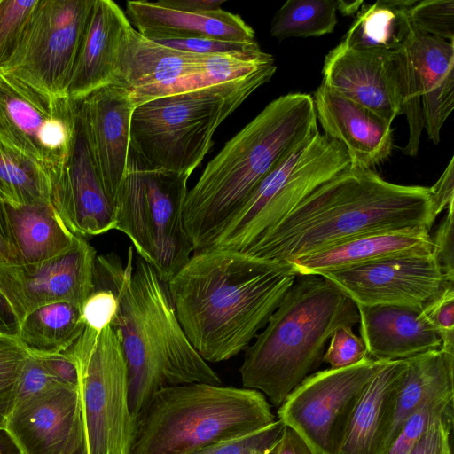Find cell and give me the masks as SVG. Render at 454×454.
Instances as JSON below:
<instances>
[{
	"label": "cell",
	"instance_id": "cell-1",
	"mask_svg": "<svg viewBox=\"0 0 454 454\" xmlns=\"http://www.w3.org/2000/svg\"><path fill=\"white\" fill-rule=\"evenodd\" d=\"M296 278L288 268L209 247L192 253L167 286L192 347L218 363L249 347Z\"/></svg>",
	"mask_w": 454,
	"mask_h": 454
},
{
	"label": "cell",
	"instance_id": "cell-2",
	"mask_svg": "<svg viewBox=\"0 0 454 454\" xmlns=\"http://www.w3.org/2000/svg\"><path fill=\"white\" fill-rule=\"evenodd\" d=\"M435 221L429 187L384 180L348 167L322 184L243 254L280 268L366 233Z\"/></svg>",
	"mask_w": 454,
	"mask_h": 454
},
{
	"label": "cell",
	"instance_id": "cell-3",
	"mask_svg": "<svg viewBox=\"0 0 454 454\" xmlns=\"http://www.w3.org/2000/svg\"><path fill=\"white\" fill-rule=\"evenodd\" d=\"M94 287L116 294L119 308L112 326L117 333L128 367L129 408L137 415L159 390L190 383L221 385L184 333L168 290L144 259L123 264L114 253L97 255Z\"/></svg>",
	"mask_w": 454,
	"mask_h": 454
},
{
	"label": "cell",
	"instance_id": "cell-4",
	"mask_svg": "<svg viewBox=\"0 0 454 454\" xmlns=\"http://www.w3.org/2000/svg\"><path fill=\"white\" fill-rule=\"evenodd\" d=\"M317 133L312 96L295 92L272 100L226 142L184 200V229L193 253L209 247L258 184Z\"/></svg>",
	"mask_w": 454,
	"mask_h": 454
},
{
	"label": "cell",
	"instance_id": "cell-5",
	"mask_svg": "<svg viewBox=\"0 0 454 454\" xmlns=\"http://www.w3.org/2000/svg\"><path fill=\"white\" fill-rule=\"evenodd\" d=\"M358 322L356 303L334 285L321 276H297L245 350L239 368L243 387L280 406L320 363L333 333Z\"/></svg>",
	"mask_w": 454,
	"mask_h": 454
},
{
	"label": "cell",
	"instance_id": "cell-6",
	"mask_svg": "<svg viewBox=\"0 0 454 454\" xmlns=\"http://www.w3.org/2000/svg\"><path fill=\"white\" fill-rule=\"evenodd\" d=\"M275 420L256 390L207 383L165 387L135 418L130 454H194Z\"/></svg>",
	"mask_w": 454,
	"mask_h": 454
},
{
	"label": "cell",
	"instance_id": "cell-7",
	"mask_svg": "<svg viewBox=\"0 0 454 454\" xmlns=\"http://www.w3.org/2000/svg\"><path fill=\"white\" fill-rule=\"evenodd\" d=\"M277 70L269 64L247 75L158 98L135 107L130 152L145 169L190 177L213 145L221 125Z\"/></svg>",
	"mask_w": 454,
	"mask_h": 454
},
{
	"label": "cell",
	"instance_id": "cell-8",
	"mask_svg": "<svg viewBox=\"0 0 454 454\" xmlns=\"http://www.w3.org/2000/svg\"><path fill=\"white\" fill-rule=\"evenodd\" d=\"M188 178L145 169L130 152L127 173L114 199L115 230L130 239L138 256L165 283L193 253L183 223Z\"/></svg>",
	"mask_w": 454,
	"mask_h": 454
},
{
	"label": "cell",
	"instance_id": "cell-9",
	"mask_svg": "<svg viewBox=\"0 0 454 454\" xmlns=\"http://www.w3.org/2000/svg\"><path fill=\"white\" fill-rule=\"evenodd\" d=\"M349 165L341 143L320 132L311 137L258 184L209 247L244 254L315 189Z\"/></svg>",
	"mask_w": 454,
	"mask_h": 454
},
{
	"label": "cell",
	"instance_id": "cell-10",
	"mask_svg": "<svg viewBox=\"0 0 454 454\" xmlns=\"http://www.w3.org/2000/svg\"><path fill=\"white\" fill-rule=\"evenodd\" d=\"M262 50L242 54H202L172 49L129 26L121 39L114 84L129 91L136 106L247 75L274 63Z\"/></svg>",
	"mask_w": 454,
	"mask_h": 454
},
{
	"label": "cell",
	"instance_id": "cell-11",
	"mask_svg": "<svg viewBox=\"0 0 454 454\" xmlns=\"http://www.w3.org/2000/svg\"><path fill=\"white\" fill-rule=\"evenodd\" d=\"M67 351L78 370V391L89 454H130L134 419L129 375L119 336L112 325L85 327Z\"/></svg>",
	"mask_w": 454,
	"mask_h": 454
},
{
	"label": "cell",
	"instance_id": "cell-12",
	"mask_svg": "<svg viewBox=\"0 0 454 454\" xmlns=\"http://www.w3.org/2000/svg\"><path fill=\"white\" fill-rule=\"evenodd\" d=\"M94 0H39L13 55L0 70L51 98L66 90Z\"/></svg>",
	"mask_w": 454,
	"mask_h": 454
},
{
	"label": "cell",
	"instance_id": "cell-13",
	"mask_svg": "<svg viewBox=\"0 0 454 454\" xmlns=\"http://www.w3.org/2000/svg\"><path fill=\"white\" fill-rule=\"evenodd\" d=\"M78 103L51 98L0 70V143L55 178L68 157Z\"/></svg>",
	"mask_w": 454,
	"mask_h": 454
},
{
	"label": "cell",
	"instance_id": "cell-14",
	"mask_svg": "<svg viewBox=\"0 0 454 454\" xmlns=\"http://www.w3.org/2000/svg\"><path fill=\"white\" fill-rule=\"evenodd\" d=\"M386 363L367 357L349 367L307 377L279 406L278 419L317 454H338L355 407Z\"/></svg>",
	"mask_w": 454,
	"mask_h": 454
},
{
	"label": "cell",
	"instance_id": "cell-15",
	"mask_svg": "<svg viewBox=\"0 0 454 454\" xmlns=\"http://www.w3.org/2000/svg\"><path fill=\"white\" fill-rule=\"evenodd\" d=\"M356 305L421 309L450 285L434 254H410L320 274ZM454 285V284H452Z\"/></svg>",
	"mask_w": 454,
	"mask_h": 454
},
{
	"label": "cell",
	"instance_id": "cell-16",
	"mask_svg": "<svg viewBox=\"0 0 454 454\" xmlns=\"http://www.w3.org/2000/svg\"><path fill=\"white\" fill-rule=\"evenodd\" d=\"M95 248L82 237L53 258L30 264L0 266V292L20 322L43 305L67 301L82 306L94 288Z\"/></svg>",
	"mask_w": 454,
	"mask_h": 454
},
{
	"label": "cell",
	"instance_id": "cell-17",
	"mask_svg": "<svg viewBox=\"0 0 454 454\" xmlns=\"http://www.w3.org/2000/svg\"><path fill=\"white\" fill-rule=\"evenodd\" d=\"M4 431L19 454H89L75 387L57 386L11 410Z\"/></svg>",
	"mask_w": 454,
	"mask_h": 454
},
{
	"label": "cell",
	"instance_id": "cell-18",
	"mask_svg": "<svg viewBox=\"0 0 454 454\" xmlns=\"http://www.w3.org/2000/svg\"><path fill=\"white\" fill-rule=\"evenodd\" d=\"M322 83L391 125L402 110V59L396 51L352 48L340 42L325 56Z\"/></svg>",
	"mask_w": 454,
	"mask_h": 454
},
{
	"label": "cell",
	"instance_id": "cell-19",
	"mask_svg": "<svg viewBox=\"0 0 454 454\" xmlns=\"http://www.w3.org/2000/svg\"><path fill=\"white\" fill-rule=\"evenodd\" d=\"M50 201L76 236H96L115 230V207L98 174L78 110L68 157L51 182Z\"/></svg>",
	"mask_w": 454,
	"mask_h": 454
},
{
	"label": "cell",
	"instance_id": "cell-20",
	"mask_svg": "<svg viewBox=\"0 0 454 454\" xmlns=\"http://www.w3.org/2000/svg\"><path fill=\"white\" fill-rule=\"evenodd\" d=\"M134 109L129 91L118 84L101 88L78 103L94 164L114 205L128 170Z\"/></svg>",
	"mask_w": 454,
	"mask_h": 454
},
{
	"label": "cell",
	"instance_id": "cell-21",
	"mask_svg": "<svg viewBox=\"0 0 454 454\" xmlns=\"http://www.w3.org/2000/svg\"><path fill=\"white\" fill-rule=\"evenodd\" d=\"M312 98L324 134L344 145L349 167L371 169L390 154L391 125L380 117L323 83Z\"/></svg>",
	"mask_w": 454,
	"mask_h": 454
},
{
	"label": "cell",
	"instance_id": "cell-22",
	"mask_svg": "<svg viewBox=\"0 0 454 454\" xmlns=\"http://www.w3.org/2000/svg\"><path fill=\"white\" fill-rule=\"evenodd\" d=\"M129 26L115 2L94 0L66 90L68 98L81 102L114 84L120 44Z\"/></svg>",
	"mask_w": 454,
	"mask_h": 454
},
{
	"label": "cell",
	"instance_id": "cell-23",
	"mask_svg": "<svg viewBox=\"0 0 454 454\" xmlns=\"http://www.w3.org/2000/svg\"><path fill=\"white\" fill-rule=\"evenodd\" d=\"M429 231L426 227L417 226L366 233L295 259L286 267L297 276H319L390 257L434 254Z\"/></svg>",
	"mask_w": 454,
	"mask_h": 454
},
{
	"label": "cell",
	"instance_id": "cell-24",
	"mask_svg": "<svg viewBox=\"0 0 454 454\" xmlns=\"http://www.w3.org/2000/svg\"><path fill=\"white\" fill-rule=\"evenodd\" d=\"M402 110L409 125L405 149L419 150L424 128L421 98L454 69V43L412 27L400 47Z\"/></svg>",
	"mask_w": 454,
	"mask_h": 454
},
{
	"label": "cell",
	"instance_id": "cell-25",
	"mask_svg": "<svg viewBox=\"0 0 454 454\" xmlns=\"http://www.w3.org/2000/svg\"><path fill=\"white\" fill-rule=\"evenodd\" d=\"M125 14L145 37L160 39L207 38L236 43H255L254 29L238 15L223 9L186 12L144 0L128 1Z\"/></svg>",
	"mask_w": 454,
	"mask_h": 454
},
{
	"label": "cell",
	"instance_id": "cell-26",
	"mask_svg": "<svg viewBox=\"0 0 454 454\" xmlns=\"http://www.w3.org/2000/svg\"><path fill=\"white\" fill-rule=\"evenodd\" d=\"M356 307L361 338L375 360H403L441 348V339L421 309L394 305Z\"/></svg>",
	"mask_w": 454,
	"mask_h": 454
},
{
	"label": "cell",
	"instance_id": "cell-27",
	"mask_svg": "<svg viewBox=\"0 0 454 454\" xmlns=\"http://www.w3.org/2000/svg\"><path fill=\"white\" fill-rule=\"evenodd\" d=\"M405 359L387 362L363 392L338 454H387Z\"/></svg>",
	"mask_w": 454,
	"mask_h": 454
},
{
	"label": "cell",
	"instance_id": "cell-28",
	"mask_svg": "<svg viewBox=\"0 0 454 454\" xmlns=\"http://www.w3.org/2000/svg\"><path fill=\"white\" fill-rule=\"evenodd\" d=\"M0 233L9 245L16 265L58 256L76 240L50 201L20 207L0 202Z\"/></svg>",
	"mask_w": 454,
	"mask_h": 454
},
{
	"label": "cell",
	"instance_id": "cell-29",
	"mask_svg": "<svg viewBox=\"0 0 454 454\" xmlns=\"http://www.w3.org/2000/svg\"><path fill=\"white\" fill-rule=\"evenodd\" d=\"M405 361L407 370L396 400L388 448L403 422L415 409L434 398L454 396V354L439 348Z\"/></svg>",
	"mask_w": 454,
	"mask_h": 454
},
{
	"label": "cell",
	"instance_id": "cell-30",
	"mask_svg": "<svg viewBox=\"0 0 454 454\" xmlns=\"http://www.w3.org/2000/svg\"><path fill=\"white\" fill-rule=\"evenodd\" d=\"M85 327L79 306L58 301L28 312L20 322L17 339L30 354H58L72 347Z\"/></svg>",
	"mask_w": 454,
	"mask_h": 454
},
{
	"label": "cell",
	"instance_id": "cell-31",
	"mask_svg": "<svg viewBox=\"0 0 454 454\" xmlns=\"http://www.w3.org/2000/svg\"><path fill=\"white\" fill-rule=\"evenodd\" d=\"M415 2L380 0L367 6L362 5L341 42L356 49L398 50L409 33L408 11Z\"/></svg>",
	"mask_w": 454,
	"mask_h": 454
},
{
	"label": "cell",
	"instance_id": "cell-32",
	"mask_svg": "<svg viewBox=\"0 0 454 454\" xmlns=\"http://www.w3.org/2000/svg\"><path fill=\"white\" fill-rule=\"evenodd\" d=\"M50 174L0 143V202L20 207L50 201Z\"/></svg>",
	"mask_w": 454,
	"mask_h": 454
},
{
	"label": "cell",
	"instance_id": "cell-33",
	"mask_svg": "<svg viewBox=\"0 0 454 454\" xmlns=\"http://www.w3.org/2000/svg\"><path fill=\"white\" fill-rule=\"evenodd\" d=\"M334 0H288L274 14L270 34L282 41L330 34L337 24Z\"/></svg>",
	"mask_w": 454,
	"mask_h": 454
},
{
	"label": "cell",
	"instance_id": "cell-34",
	"mask_svg": "<svg viewBox=\"0 0 454 454\" xmlns=\"http://www.w3.org/2000/svg\"><path fill=\"white\" fill-rule=\"evenodd\" d=\"M450 415H454V396L425 402L403 422L387 454H406L432 424Z\"/></svg>",
	"mask_w": 454,
	"mask_h": 454
},
{
	"label": "cell",
	"instance_id": "cell-35",
	"mask_svg": "<svg viewBox=\"0 0 454 454\" xmlns=\"http://www.w3.org/2000/svg\"><path fill=\"white\" fill-rule=\"evenodd\" d=\"M39 0H0V67L16 51Z\"/></svg>",
	"mask_w": 454,
	"mask_h": 454
},
{
	"label": "cell",
	"instance_id": "cell-36",
	"mask_svg": "<svg viewBox=\"0 0 454 454\" xmlns=\"http://www.w3.org/2000/svg\"><path fill=\"white\" fill-rule=\"evenodd\" d=\"M411 24L417 30L449 42L454 41V1H416L409 9Z\"/></svg>",
	"mask_w": 454,
	"mask_h": 454
},
{
	"label": "cell",
	"instance_id": "cell-37",
	"mask_svg": "<svg viewBox=\"0 0 454 454\" xmlns=\"http://www.w3.org/2000/svg\"><path fill=\"white\" fill-rule=\"evenodd\" d=\"M424 128L437 145L440 132L454 106V69L421 98Z\"/></svg>",
	"mask_w": 454,
	"mask_h": 454
},
{
	"label": "cell",
	"instance_id": "cell-38",
	"mask_svg": "<svg viewBox=\"0 0 454 454\" xmlns=\"http://www.w3.org/2000/svg\"><path fill=\"white\" fill-rule=\"evenodd\" d=\"M29 352L17 338L0 336V413H9L12 394Z\"/></svg>",
	"mask_w": 454,
	"mask_h": 454
},
{
	"label": "cell",
	"instance_id": "cell-39",
	"mask_svg": "<svg viewBox=\"0 0 454 454\" xmlns=\"http://www.w3.org/2000/svg\"><path fill=\"white\" fill-rule=\"evenodd\" d=\"M422 315L441 339V349L454 354V285H447L421 309Z\"/></svg>",
	"mask_w": 454,
	"mask_h": 454
},
{
	"label": "cell",
	"instance_id": "cell-40",
	"mask_svg": "<svg viewBox=\"0 0 454 454\" xmlns=\"http://www.w3.org/2000/svg\"><path fill=\"white\" fill-rule=\"evenodd\" d=\"M284 427L280 419L254 433L209 445L194 454H265Z\"/></svg>",
	"mask_w": 454,
	"mask_h": 454
},
{
	"label": "cell",
	"instance_id": "cell-41",
	"mask_svg": "<svg viewBox=\"0 0 454 454\" xmlns=\"http://www.w3.org/2000/svg\"><path fill=\"white\" fill-rule=\"evenodd\" d=\"M59 385L62 384L46 371L39 356L29 354L15 383L11 410Z\"/></svg>",
	"mask_w": 454,
	"mask_h": 454
},
{
	"label": "cell",
	"instance_id": "cell-42",
	"mask_svg": "<svg viewBox=\"0 0 454 454\" xmlns=\"http://www.w3.org/2000/svg\"><path fill=\"white\" fill-rule=\"evenodd\" d=\"M368 356L366 346L350 326L338 327L330 337V344L322 361L332 369H341L359 364Z\"/></svg>",
	"mask_w": 454,
	"mask_h": 454
},
{
	"label": "cell",
	"instance_id": "cell-43",
	"mask_svg": "<svg viewBox=\"0 0 454 454\" xmlns=\"http://www.w3.org/2000/svg\"><path fill=\"white\" fill-rule=\"evenodd\" d=\"M118 308L119 301L114 290L94 287L82 306V318L86 327L101 331L114 321Z\"/></svg>",
	"mask_w": 454,
	"mask_h": 454
},
{
	"label": "cell",
	"instance_id": "cell-44",
	"mask_svg": "<svg viewBox=\"0 0 454 454\" xmlns=\"http://www.w3.org/2000/svg\"><path fill=\"white\" fill-rule=\"evenodd\" d=\"M153 41L172 49L202 54H242L261 50L257 42L247 43L207 38Z\"/></svg>",
	"mask_w": 454,
	"mask_h": 454
},
{
	"label": "cell",
	"instance_id": "cell-45",
	"mask_svg": "<svg viewBox=\"0 0 454 454\" xmlns=\"http://www.w3.org/2000/svg\"><path fill=\"white\" fill-rule=\"evenodd\" d=\"M447 214L433 235L434 257L446 282L454 284V207L450 204Z\"/></svg>",
	"mask_w": 454,
	"mask_h": 454
},
{
	"label": "cell",
	"instance_id": "cell-46",
	"mask_svg": "<svg viewBox=\"0 0 454 454\" xmlns=\"http://www.w3.org/2000/svg\"><path fill=\"white\" fill-rule=\"evenodd\" d=\"M454 415L432 424L406 454H452Z\"/></svg>",
	"mask_w": 454,
	"mask_h": 454
},
{
	"label": "cell",
	"instance_id": "cell-47",
	"mask_svg": "<svg viewBox=\"0 0 454 454\" xmlns=\"http://www.w3.org/2000/svg\"><path fill=\"white\" fill-rule=\"evenodd\" d=\"M38 356L46 371L55 380L62 385L78 387L77 366L67 350L62 353Z\"/></svg>",
	"mask_w": 454,
	"mask_h": 454
},
{
	"label": "cell",
	"instance_id": "cell-48",
	"mask_svg": "<svg viewBox=\"0 0 454 454\" xmlns=\"http://www.w3.org/2000/svg\"><path fill=\"white\" fill-rule=\"evenodd\" d=\"M454 158L451 157L436 183L429 187L434 215H437L454 202Z\"/></svg>",
	"mask_w": 454,
	"mask_h": 454
},
{
	"label": "cell",
	"instance_id": "cell-49",
	"mask_svg": "<svg viewBox=\"0 0 454 454\" xmlns=\"http://www.w3.org/2000/svg\"><path fill=\"white\" fill-rule=\"evenodd\" d=\"M265 454H317L294 428L285 425L277 441Z\"/></svg>",
	"mask_w": 454,
	"mask_h": 454
},
{
	"label": "cell",
	"instance_id": "cell-50",
	"mask_svg": "<svg viewBox=\"0 0 454 454\" xmlns=\"http://www.w3.org/2000/svg\"><path fill=\"white\" fill-rule=\"evenodd\" d=\"M225 0H160L156 4L186 12H208L221 10Z\"/></svg>",
	"mask_w": 454,
	"mask_h": 454
},
{
	"label": "cell",
	"instance_id": "cell-51",
	"mask_svg": "<svg viewBox=\"0 0 454 454\" xmlns=\"http://www.w3.org/2000/svg\"><path fill=\"white\" fill-rule=\"evenodd\" d=\"M20 320L6 297L0 292V333L17 338Z\"/></svg>",
	"mask_w": 454,
	"mask_h": 454
},
{
	"label": "cell",
	"instance_id": "cell-52",
	"mask_svg": "<svg viewBox=\"0 0 454 454\" xmlns=\"http://www.w3.org/2000/svg\"><path fill=\"white\" fill-rule=\"evenodd\" d=\"M337 3V11H340L343 15H352L358 12L363 5V1H354V2H346V1H336Z\"/></svg>",
	"mask_w": 454,
	"mask_h": 454
},
{
	"label": "cell",
	"instance_id": "cell-53",
	"mask_svg": "<svg viewBox=\"0 0 454 454\" xmlns=\"http://www.w3.org/2000/svg\"><path fill=\"white\" fill-rule=\"evenodd\" d=\"M14 258L9 245L0 233V266L13 264Z\"/></svg>",
	"mask_w": 454,
	"mask_h": 454
},
{
	"label": "cell",
	"instance_id": "cell-54",
	"mask_svg": "<svg viewBox=\"0 0 454 454\" xmlns=\"http://www.w3.org/2000/svg\"><path fill=\"white\" fill-rule=\"evenodd\" d=\"M0 454H19L15 445L4 430H0Z\"/></svg>",
	"mask_w": 454,
	"mask_h": 454
},
{
	"label": "cell",
	"instance_id": "cell-55",
	"mask_svg": "<svg viewBox=\"0 0 454 454\" xmlns=\"http://www.w3.org/2000/svg\"><path fill=\"white\" fill-rule=\"evenodd\" d=\"M5 424V416L0 413V430H4Z\"/></svg>",
	"mask_w": 454,
	"mask_h": 454
},
{
	"label": "cell",
	"instance_id": "cell-56",
	"mask_svg": "<svg viewBox=\"0 0 454 454\" xmlns=\"http://www.w3.org/2000/svg\"><path fill=\"white\" fill-rule=\"evenodd\" d=\"M0 336H3V335L0 333Z\"/></svg>",
	"mask_w": 454,
	"mask_h": 454
}]
</instances>
